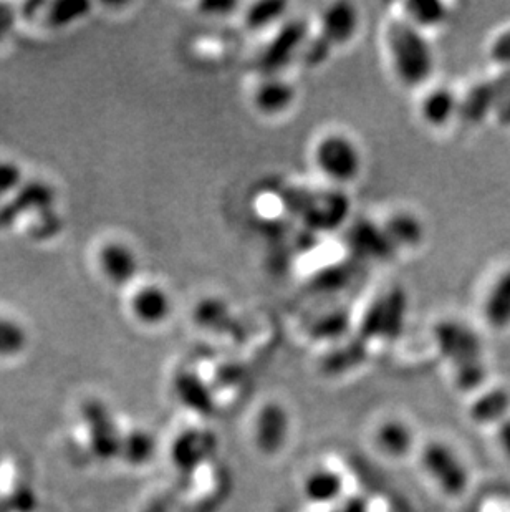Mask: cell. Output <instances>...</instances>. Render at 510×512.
I'll return each instance as SVG.
<instances>
[{"mask_svg":"<svg viewBox=\"0 0 510 512\" xmlns=\"http://www.w3.org/2000/svg\"><path fill=\"white\" fill-rule=\"evenodd\" d=\"M391 67L405 87H421L434 72V55L423 30L406 19L393 20L386 29Z\"/></svg>","mask_w":510,"mask_h":512,"instance_id":"1","label":"cell"},{"mask_svg":"<svg viewBox=\"0 0 510 512\" xmlns=\"http://www.w3.org/2000/svg\"><path fill=\"white\" fill-rule=\"evenodd\" d=\"M439 352L451 363L458 387L472 392L486 380L481 340L474 330L456 320H443L434 327Z\"/></svg>","mask_w":510,"mask_h":512,"instance_id":"2","label":"cell"},{"mask_svg":"<svg viewBox=\"0 0 510 512\" xmlns=\"http://www.w3.org/2000/svg\"><path fill=\"white\" fill-rule=\"evenodd\" d=\"M419 468L446 498L466 493L469 474L458 453L443 441H428L418 450Z\"/></svg>","mask_w":510,"mask_h":512,"instance_id":"3","label":"cell"},{"mask_svg":"<svg viewBox=\"0 0 510 512\" xmlns=\"http://www.w3.org/2000/svg\"><path fill=\"white\" fill-rule=\"evenodd\" d=\"M315 165L333 183L348 184L360 176L363 156L350 136L330 133L318 141L313 151Z\"/></svg>","mask_w":510,"mask_h":512,"instance_id":"4","label":"cell"},{"mask_svg":"<svg viewBox=\"0 0 510 512\" xmlns=\"http://www.w3.org/2000/svg\"><path fill=\"white\" fill-rule=\"evenodd\" d=\"M289 411L277 401H267L255 411L251 423V440L260 455L272 458L284 450L292 428Z\"/></svg>","mask_w":510,"mask_h":512,"instance_id":"5","label":"cell"},{"mask_svg":"<svg viewBox=\"0 0 510 512\" xmlns=\"http://www.w3.org/2000/svg\"><path fill=\"white\" fill-rule=\"evenodd\" d=\"M371 445L378 455L390 461H401L416 451V431L408 421L388 416L371 428Z\"/></svg>","mask_w":510,"mask_h":512,"instance_id":"6","label":"cell"},{"mask_svg":"<svg viewBox=\"0 0 510 512\" xmlns=\"http://www.w3.org/2000/svg\"><path fill=\"white\" fill-rule=\"evenodd\" d=\"M358 30V12L355 5L338 2L325 10L322 15V34L318 37V49L330 52L333 47H342L355 37Z\"/></svg>","mask_w":510,"mask_h":512,"instance_id":"7","label":"cell"},{"mask_svg":"<svg viewBox=\"0 0 510 512\" xmlns=\"http://www.w3.org/2000/svg\"><path fill=\"white\" fill-rule=\"evenodd\" d=\"M405 295L391 292L385 299L373 304L365 319V334L391 339L398 334L405 319Z\"/></svg>","mask_w":510,"mask_h":512,"instance_id":"8","label":"cell"},{"mask_svg":"<svg viewBox=\"0 0 510 512\" xmlns=\"http://www.w3.org/2000/svg\"><path fill=\"white\" fill-rule=\"evenodd\" d=\"M131 309L143 324L158 325L168 319L173 302L166 290L158 285H146L136 292L131 300Z\"/></svg>","mask_w":510,"mask_h":512,"instance_id":"9","label":"cell"},{"mask_svg":"<svg viewBox=\"0 0 510 512\" xmlns=\"http://www.w3.org/2000/svg\"><path fill=\"white\" fill-rule=\"evenodd\" d=\"M295 90L289 82L279 77H267L255 88L254 105L267 116L280 115L294 103Z\"/></svg>","mask_w":510,"mask_h":512,"instance_id":"10","label":"cell"},{"mask_svg":"<svg viewBox=\"0 0 510 512\" xmlns=\"http://www.w3.org/2000/svg\"><path fill=\"white\" fill-rule=\"evenodd\" d=\"M102 269L111 282L125 285L138 274V259L130 247L120 242H110L100 252Z\"/></svg>","mask_w":510,"mask_h":512,"instance_id":"11","label":"cell"},{"mask_svg":"<svg viewBox=\"0 0 510 512\" xmlns=\"http://www.w3.org/2000/svg\"><path fill=\"white\" fill-rule=\"evenodd\" d=\"M304 25L292 24L287 25L277 37L274 44L269 45V49L265 50L264 65L270 77H274V73L279 70L280 65L289 62L295 50L299 49L300 42L304 39Z\"/></svg>","mask_w":510,"mask_h":512,"instance_id":"12","label":"cell"},{"mask_svg":"<svg viewBox=\"0 0 510 512\" xmlns=\"http://www.w3.org/2000/svg\"><path fill=\"white\" fill-rule=\"evenodd\" d=\"M456 112H458V100L449 88H434L424 95L421 102V116L424 123L434 128L448 125Z\"/></svg>","mask_w":510,"mask_h":512,"instance_id":"13","label":"cell"},{"mask_svg":"<svg viewBox=\"0 0 510 512\" xmlns=\"http://www.w3.org/2000/svg\"><path fill=\"white\" fill-rule=\"evenodd\" d=\"M484 317L494 329H506L510 325V271L504 272L492 285L484 304Z\"/></svg>","mask_w":510,"mask_h":512,"instance_id":"14","label":"cell"},{"mask_svg":"<svg viewBox=\"0 0 510 512\" xmlns=\"http://www.w3.org/2000/svg\"><path fill=\"white\" fill-rule=\"evenodd\" d=\"M53 204V189L49 184L32 183L19 189L14 203L4 208L2 223H10L24 209H49Z\"/></svg>","mask_w":510,"mask_h":512,"instance_id":"15","label":"cell"},{"mask_svg":"<svg viewBox=\"0 0 510 512\" xmlns=\"http://www.w3.org/2000/svg\"><path fill=\"white\" fill-rule=\"evenodd\" d=\"M383 231L393 247H416L424 237L423 223L411 213L395 214Z\"/></svg>","mask_w":510,"mask_h":512,"instance_id":"16","label":"cell"},{"mask_svg":"<svg viewBox=\"0 0 510 512\" xmlns=\"http://www.w3.org/2000/svg\"><path fill=\"white\" fill-rule=\"evenodd\" d=\"M342 491V479L337 473L320 469L308 474L304 481V494L313 503H330Z\"/></svg>","mask_w":510,"mask_h":512,"instance_id":"17","label":"cell"},{"mask_svg":"<svg viewBox=\"0 0 510 512\" xmlns=\"http://www.w3.org/2000/svg\"><path fill=\"white\" fill-rule=\"evenodd\" d=\"M352 244L361 256L380 259L390 254L395 247L386 236L385 231H376L371 224H358L352 232Z\"/></svg>","mask_w":510,"mask_h":512,"instance_id":"18","label":"cell"},{"mask_svg":"<svg viewBox=\"0 0 510 512\" xmlns=\"http://www.w3.org/2000/svg\"><path fill=\"white\" fill-rule=\"evenodd\" d=\"M510 408V397L507 392L497 388L492 392L486 393L484 397L472 405L471 418L481 425H489L501 421Z\"/></svg>","mask_w":510,"mask_h":512,"instance_id":"19","label":"cell"},{"mask_svg":"<svg viewBox=\"0 0 510 512\" xmlns=\"http://www.w3.org/2000/svg\"><path fill=\"white\" fill-rule=\"evenodd\" d=\"M406 20L419 30H428L443 24L448 17L446 5L436 0H418L405 5Z\"/></svg>","mask_w":510,"mask_h":512,"instance_id":"20","label":"cell"},{"mask_svg":"<svg viewBox=\"0 0 510 512\" xmlns=\"http://www.w3.org/2000/svg\"><path fill=\"white\" fill-rule=\"evenodd\" d=\"M27 345V334L12 320L0 319V357H14Z\"/></svg>","mask_w":510,"mask_h":512,"instance_id":"21","label":"cell"},{"mask_svg":"<svg viewBox=\"0 0 510 512\" xmlns=\"http://www.w3.org/2000/svg\"><path fill=\"white\" fill-rule=\"evenodd\" d=\"M497 100V87L492 85H481L477 87L474 92L467 97L466 105H464V113L469 116L471 120L481 118L484 113L491 108V103Z\"/></svg>","mask_w":510,"mask_h":512,"instance_id":"22","label":"cell"},{"mask_svg":"<svg viewBox=\"0 0 510 512\" xmlns=\"http://www.w3.org/2000/svg\"><path fill=\"white\" fill-rule=\"evenodd\" d=\"M282 10H285V4L277 2H264V4H255L249 15H247V24L251 29H265L267 25L274 24L279 19Z\"/></svg>","mask_w":510,"mask_h":512,"instance_id":"23","label":"cell"},{"mask_svg":"<svg viewBox=\"0 0 510 512\" xmlns=\"http://www.w3.org/2000/svg\"><path fill=\"white\" fill-rule=\"evenodd\" d=\"M126 443H128V448H126L125 453L133 463H143L153 455V440L148 435L136 431L135 435L128 436Z\"/></svg>","mask_w":510,"mask_h":512,"instance_id":"24","label":"cell"},{"mask_svg":"<svg viewBox=\"0 0 510 512\" xmlns=\"http://www.w3.org/2000/svg\"><path fill=\"white\" fill-rule=\"evenodd\" d=\"M22 183V170L14 163H0V194L12 193L20 188Z\"/></svg>","mask_w":510,"mask_h":512,"instance_id":"25","label":"cell"},{"mask_svg":"<svg viewBox=\"0 0 510 512\" xmlns=\"http://www.w3.org/2000/svg\"><path fill=\"white\" fill-rule=\"evenodd\" d=\"M491 57L497 63H510V32L502 34L494 42L491 49Z\"/></svg>","mask_w":510,"mask_h":512,"instance_id":"26","label":"cell"},{"mask_svg":"<svg viewBox=\"0 0 510 512\" xmlns=\"http://www.w3.org/2000/svg\"><path fill=\"white\" fill-rule=\"evenodd\" d=\"M499 441L510 458V418L502 420L501 426H499Z\"/></svg>","mask_w":510,"mask_h":512,"instance_id":"27","label":"cell"},{"mask_svg":"<svg viewBox=\"0 0 510 512\" xmlns=\"http://www.w3.org/2000/svg\"><path fill=\"white\" fill-rule=\"evenodd\" d=\"M9 22H10L9 12H7V10H4V9H2V7H0V34H4L5 29H7V27H9Z\"/></svg>","mask_w":510,"mask_h":512,"instance_id":"28","label":"cell"}]
</instances>
